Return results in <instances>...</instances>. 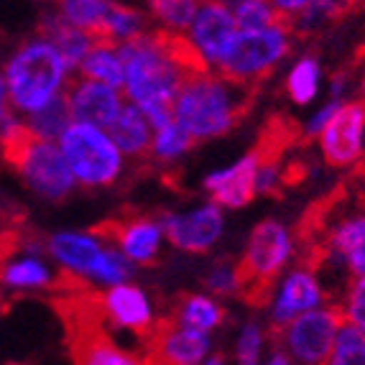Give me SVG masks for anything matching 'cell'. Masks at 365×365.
<instances>
[{
  "mask_svg": "<svg viewBox=\"0 0 365 365\" xmlns=\"http://www.w3.org/2000/svg\"><path fill=\"white\" fill-rule=\"evenodd\" d=\"M125 67L123 95L138 105L153 128L174 118V98L189 72L205 69L189 49L184 34L146 31L125 43H118Z\"/></svg>",
  "mask_w": 365,
  "mask_h": 365,
  "instance_id": "cell-1",
  "label": "cell"
},
{
  "mask_svg": "<svg viewBox=\"0 0 365 365\" xmlns=\"http://www.w3.org/2000/svg\"><path fill=\"white\" fill-rule=\"evenodd\" d=\"M248 90L217 69L189 72L174 98V118L195 135L197 143L222 138L243 118Z\"/></svg>",
  "mask_w": 365,
  "mask_h": 365,
  "instance_id": "cell-2",
  "label": "cell"
},
{
  "mask_svg": "<svg viewBox=\"0 0 365 365\" xmlns=\"http://www.w3.org/2000/svg\"><path fill=\"white\" fill-rule=\"evenodd\" d=\"M0 153L19 171L26 187L46 202L67 200L79 187L59 140L34 135L19 113H11L0 125Z\"/></svg>",
  "mask_w": 365,
  "mask_h": 365,
  "instance_id": "cell-3",
  "label": "cell"
},
{
  "mask_svg": "<svg viewBox=\"0 0 365 365\" xmlns=\"http://www.w3.org/2000/svg\"><path fill=\"white\" fill-rule=\"evenodd\" d=\"M0 72L6 77L13 113L29 115L67 92L74 69L54 43L38 34L13 51Z\"/></svg>",
  "mask_w": 365,
  "mask_h": 365,
  "instance_id": "cell-4",
  "label": "cell"
},
{
  "mask_svg": "<svg viewBox=\"0 0 365 365\" xmlns=\"http://www.w3.org/2000/svg\"><path fill=\"white\" fill-rule=\"evenodd\" d=\"M46 253L72 281L108 289L130 281L135 263L125 258L103 230H59L46 237Z\"/></svg>",
  "mask_w": 365,
  "mask_h": 365,
  "instance_id": "cell-5",
  "label": "cell"
},
{
  "mask_svg": "<svg viewBox=\"0 0 365 365\" xmlns=\"http://www.w3.org/2000/svg\"><path fill=\"white\" fill-rule=\"evenodd\" d=\"M299 243L294 230L276 217L261 220L245 240L240 268L245 276V297L263 304V297L289 266H294Z\"/></svg>",
  "mask_w": 365,
  "mask_h": 365,
  "instance_id": "cell-6",
  "label": "cell"
},
{
  "mask_svg": "<svg viewBox=\"0 0 365 365\" xmlns=\"http://www.w3.org/2000/svg\"><path fill=\"white\" fill-rule=\"evenodd\" d=\"M59 146L79 187H113L125 171V153L118 148L108 128L72 120L69 128L59 135Z\"/></svg>",
  "mask_w": 365,
  "mask_h": 365,
  "instance_id": "cell-7",
  "label": "cell"
},
{
  "mask_svg": "<svg viewBox=\"0 0 365 365\" xmlns=\"http://www.w3.org/2000/svg\"><path fill=\"white\" fill-rule=\"evenodd\" d=\"M289 51H292V26L287 21H276L266 29H240L217 64V72L245 87H256L284 64Z\"/></svg>",
  "mask_w": 365,
  "mask_h": 365,
  "instance_id": "cell-8",
  "label": "cell"
},
{
  "mask_svg": "<svg viewBox=\"0 0 365 365\" xmlns=\"http://www.w3.org/2000/svg\"><path fill=\"white\" fill-rule=\"evenodd\" d=\"M342 324L340 307L327 304L294 317L292 322L274 329V340L279 342L292 363L299 365H324L329 363L337 329Z\"/></svg>",
  "mask_w": 365,
  "mask_h": 365,
  "instance_id": "cell-9",
  "label": "cell"
},
{
  "mask_svg": "<svg viewBox=\"0 0 365 365\" xmlns=\"http://www.w3.org/2000/svg\"><path fill=\"white\" fill-rule=\"evenodd\" d=\"M329 302V292L324 279L319 276L314 266L297 263L289 266L279 279L271 284V289L263 297L268 324L274 329L292 322L294 317L304 314L309 309H317Z\"/></svg>",
  "mask_w": 365,
  "mask_h": 365,
  "instance_id": "cell-10",
  "label": "cell"
},
{
  "mask_svg": "<svg viewBox=\"0 0 365 365\" xmlns=\"http://www.w3.org/2000/svg\"><path fill=\"white\" fill-rule=\"evenodd\" d=\"M161 225L171 248L189 256H200L220 243V237L225 232V210L215 200H210L197 207L161 215Z\"/></svg>",
  "mask_w": 365,
  "mask_h": 365,
  "instance_id": "cell-11",
  "label": "cell"
},
{
  "mask_svg": "<svg viewBox=\"0 0 365 365\" xmlns=\"http://www.w3.org/2000/svg\"><path fill=\"white\" fill-rule=\"evenodd\" d=\"M324 164L332 169H353L365 158V103L345 100L317 135Z\"/></svg>",
  "mask_w": 365,
  "mask_h": 365,
  "instance_id": "cell-12",
  "label": "cell"
},
{
  "mask_svg": "<svg viewBox=\"0 0 365 365\" xmlns=\"http://www.w3.org/2000/svg\"><path fill=\"white\" fill-rule=\"evenodd\" d=\"M36 240L13 237L11 245H0V287L16 294L46 292L59 284L56 271Z\"/></svg>",
  "mask_w": 365,
  "mask_h": 365,
  "instance_id": "cell-13",
  "label": "cell"
},
{
  "mask_svg": "<svg viewBox=\"0 0 365 365\" xmlns=\"http://www.w3.org/2000/svg\"><path fill=\"white\" fill-rule=\"evenodd\" d=\"M237 31L240 29H237L232 8L227 3H222V0H202L184 38H187L189 49L195 51L202 67L217 69V64L222 61L225 51L230 49Z\"/></svg>",
  "mask_w": 365,
  "mask_h": 365,
  "instance_id": "cell-14",
  "label": "cell"
},
{
  "mask_svg": "<svg viewBox=\"0 0 365 365\" xmlns=\"http://www.w3.org/2000/svg\"><path fill=\"white\" fill-rule=\"evenodd\" d=\"M146 355L143 363H164V365H202L212 358V335L189 329L164 317L153 324L146 337Z\"/></svg>",
  "mask_w": 365,
  "mask_h": 365,
  "instance_id": "cell-15",
  "label": "cell"
},
{
  "mask_svg": "<svg viewBox=\"0 0 365 365\" xmlns=\"http://www.w3.org/2000/svg\"><path fill=\"white\" fill-rule=\"evenodd\" d=\"M322 268L345 276V284L353 276L365 274V210L342 212L327 225Z\"/></svg>",
  "mask_w": 365,
  "mask_h": 365,
  "instance_id": "cell-16",
  "label": "cell"
},
{
  "mask_svg": "<svg viewBox=\"0 0 365 365\" xmlns=\"http://www.w3.org/2000/svg\"><path fill=\"white\" fill-rule=\"evenodd\" d=\"M98 307L110 327L133 332V335L140 337H146L153 329V324L158 322L148 292L130 284V281L103 289V294L98 297Z\"/></svg>",
  "mask_w": 365,
  "mask_h": 365,
  "instance_id": "cell-17",
  "label": "cell"
},
{
  "mask_svg": "<svg viewBox=\"0 0 365 365\" xmlns=\"http://www.w3.org/2000/svg\"><path fill=\"white\" fill-rule=\"evenodd\" d=\"M108 235L110 243L123 256L130 258L135 266H151L161 256V248L166 243V232L161 220L146 217V215H133V217H118L108 225L98 227Z\"/></svg>",
  "mask_w": 365,
  "mask_h": 365,
  "instance_id": "cell-18",
  "label": "cell"
},
{
  "mask_svg": "<svg viewBox=\"0 0 365 365\" xmlns=\"http://www.w3.org/2000/svg\"><path fill=\"white\" fill-rule=\"evenodd\" d=\"M261 164V151H250L222 169L210 171L202 187L222 210H243L256 195V171Z\"/></svg>",
  "mask_w": 365,
  "mask_h": 365,
  "instance_id": "cell-19",
  "label": "cell"
},
{
  "mask_svg": "<svg viewBox=\"0 0 365 365\" xmlns=\"http://www.w3.org/2000/svg\"><path fill=\"white\" fill-rule=\"evenodd\" d=\"M64 95H67L72 120L90 123V125H100V128H110V123L115 120L118 113L125 105L123 90L87 79L82 74L69 82Z\"/></svg>",
  "mask_w": 365,
  "mask_h": 365,
  "instance_id": "cell-20",
  "label": "cell"
},
{
  "mask_svg": "<svg viewBox=\"0 0 365 365\" xmlns=\"http://www.w3.org/2000/svg\"><path fill=\"white\" fill-rule=\"evenodd\" d=\"M108 133L113 135L118 148L125 153V158H143L151 151L153 123H151V118H148L135 103H130V100H125V105H123V110L118 113V118L110 123Z\"/></svg>",
  "mask_w": 365,
  "mask_h": 365,
  "instance_id": "cell-21",
  "label": "cell"
},
{
  "mask_svg": "<svg viewBox=\"0 0 365 365\" xmlns=\"http://www.w3.org/2000/svg\"><path fill=\"white\" fill-rule=\"evenodd\" d=\"M171 319L189 329L215 335L225 324V307L220 304L215 294H184L177 299V304L171 309Z\"/></svg>",
  "mask_w": 365,
  "mask_h": 365,
  "instance_id": "cell-22",
  "label": "cell"
},
{
  "mask_svg": "<svg viewBox=\"0 0 365 365\" xmlns=\"http://www.w3.org/2000/svg\"><path fill=\"white\" fill-rule=\"evenodd\" d=\"M38 31H41V36H46L56 49L61 51V56L67 59V64L74 72L79 69V61L85 59V54L90 51L95 38H98V36H92V34H87V31L72 26L69 21H64L59 13H56V8L49 13H43Z\"/></svg>",
  "mask_w": 365,
  "mask_h": 365,
  "instance_id": "cell-23",
  "label": "cell"
},
{
  "mask_svg": "<svg viewBox=\"0 0 365 365\" xmlns=\"http://www.w3.org/2000/svg\"><path fill=\"white\" fill-rule=\"evenodd\" d=\"M77 72L87 79H95V82H103V85L123 90L125 67H123L120 46L115 41H110V38L98 36L95 43L90 46V51L85 54V59L79 61Z\"/></svg>",
  "mask_w": 365,
  "mask_h": 365,
  "instance_id": "cell-24",
  "label": "cell"
},
{
  "mask_svg": "<svg viewBox=\"0 0 365 365\" xmlns=\"http://www.w3.org/2000/svg\"><path fill=\"white\" fill-rule=\"evenodd\" d=\"M327 85L324 82V69L319 64V59L312 54L297 56L292 61V67L287 72V79H284V90H287L289 100L299 108H309L319 95H322V87Z\"/></svg>",
  "mask_w": 365,
  "mask_h": 365,
  "instance_id": "cell-25",
  "label": "cell"
},
{
  "mask_svg": "<svg viewBox=\"0 0 365 365\" xmlns=\"http://www.w3.org/2000/svg\"><path fill=\"white\" fill-rule=\"evenodd\" d=\"M148 21H151V16L143 13L140 8H135L133 3H128V0H113L108 16H105L100 36L110 38V41L115 43H125L130 38L140 36V34H146Z\"/></svg>",
  "mask_w": 365,
  "mask_h": 365,
  "instance_id": "cell-26",
  "label": "cell"
},
{
  "mask_svg": "<svg viewBox=\"0 0 365 365\" xmlns=\"http://www.w3.org/2000/svg\"><path fill=\"white\" fill-rule=\"evenodd\" d=\"M195 135L184 128L177 118L161 123L153 128V140H151V151L148 156L156 161V164H177L179 158L187 156L192 148H195Z\"/></svg>",
  "mask_w": 365,
  "mask_h": 365,
  "instance_id": "cell-27",
  "label": "cell"
},
{
  "mask_svg": "<svg viewBox=\"0 0 365 365\" xmlns=\"http://www.w3.org/2000/svg\"><path fill=\"white\" fill-rule=\"evenodd\" d=\"M271 342H274V327L261 319H248L240 324L235 340H232V360L240 365L263 363Z\"/></svg>",
  "mask_w": 365,
  "mask_h": 365,
  "instance_id": "cell-28",
  "label": "cell"
},
{
  "mask_svg": "<svg viewBox=\"0 0 365 365\" xmlns=\"http://www.w3.org/2000/svg\"><path fill=\"white\" fill-rule=\"evenodd\" d=\"M24 120H26V128L34 135H38V138L59 140V135L64 133V130L69 128V123H72L67 95H59V98L51 100L49 105H43V108L24 115Z\"/></svg>",
  "mask_w": 365,
  "mask_h": 365,
  "instance_id": "cell-29",
  "label": "cell"
},
{
  "mask_svg": "<svg viewBox=\"0 0 365 365\" xmlns=\"http://www.w3.org/2000/svg\"><path fill=\"white\" fill-rule=\"evenodd\" d=\"M156 29L169 34H187L202 0H143Z\"/></svg>",
  "mask_w": 365,
  "mask_h": 365,
  "instance_id": "cell-30",
  "label": "cell"
},
{
  "mask_svg": "<svg viewBox=\"0 0 365 365\" xmlns=\"http://www.w3.org/2000/svg\"><path fill=\"white\" fill-rule=\"evenodd\" d=\"M110 3L113 0H56V13L77 29L87 31L92 36H100Z\"/></svg>",
  "mask_w": 365,
  "mask_h": 365,
  "instance_id": "cell-31",
  "label": "cell"
},
{
  "mask_svg": "<svg viewBox=\"0 0 365 365\" xmlns=\"http://www.w3.org/2000/svg\"><path fill=\"white\" fill-rule=\"evenodd\" d=\"M205 289L215 297H245V276L240 263L215 261L205 274Z\"/></svg>",
  "mask_w": 365,
  "mask_h": 365,
  "instance_id": "cell-32",
  "label": "cell"
},
{
  "mask_svg": "<svg viewBox=\"0 0 365 365\" xmlns=\"http://www.w3.org/2000/svg\"><path fill=\"white\" fill-rule=\"evenodd\" d=\"M347 0H312L304 11L299 13L292 21V29L299 34H314L322 31L324 26H329L332 21H337L345 13Z\"/></svg>",
  "mask_w": 365,
  "mask_h": 365,
  "instance_id": "cell-33",
  "label": "cell"
},
{
  "mask_svg": "<svg viewBox=\"0 0 365 365\" xmlns=\"http://www.w3.org/2000/svg\"><path fill=\"white\" fill-rule=\"evenodd\" d=\"M329 365H365V332L342 319L337 329Z\"/></svg>",
  "mask_w": 365,
  "mask_h": 365,
  "instance_id": "cell-34",
  "label": "cell"
},
{
  "mask_svg": "<svg viewBox=\"0 0 365 365\" xmlns=\"http://www.w3.org/2000/svg\"><path fill=\"white\" fill-rule=\"evenodd\" d=\"M232 8V16L237 21V29H266V26L276 24L279 13L271 6V0H237Z\"/></svg>",
  "mask_w": 365,
  "mask_h": 365,
  "instance_id": "cell-35",
  "label": "cell"
},
{
  "mask_svg": "<svg viewBox=\"0 0 365 365\" xmlns=\"http://www.w3.org/2000/svg\"><path fill=\"white\" fill-rule=\"evenodd\" d=\"M337 307H340V314L345 322L355 324L365 332V274L353 276L342 287V297Z\"/></svg>",
  "mask_w": 365,
  "mask_h": 365,
  "instance_id": "cell-36",
  "label": "cell"
},
{
  "mask_svg": "<svg viewBox=\"0 0 365 365\" xmlns=\"http://www.w3.org/2000/svg\"><path fill=\"white\" fill-rule=\"evenodd\" d=\"M281 187H284V166H281L279 158L266 156L261 151V164H258L256 171V195L258 197L276 195Z\"/></svg>",
  "mask_w": 365,
  "mask_h": 365,
  "instance_id": "cell-37",
  "label": "cell"
},
{
  "mask_svg": "<svg viewBox=\"0 0 365 365\" xmlns=\"http://www.w3.org/2000/svg\"><path fill=\"white\" fill-rule=\"evenodd\" d=\"M342 103H345V100L327 98V100H324V105H319L317 110H312V115L304 120V133L309 135V138H317V135L324 130V125L332 120V115H335L337 108H340Z\"/></svg>",
  "mask_w": 365,
  "mask_h": 365,
  "instance_id": "cell-38",
  "label": "cell"
},
{
  "mask_svg": "<svg viewBox=\"0 0 365 365\" xmlns=\"http://www.w3.org/2000/svg\"><path fill=\"white\" fill-rule=\"evenodd\" d=\"M324 90H327V98L347 100V95H350V90H353V79H350V74L337 72V74H332V77L327 79Z\"/></svg>",
  "mask_w": 365,
  "mask_h": 365,
  "instance_id": "cell-39",
  "label": "cell"
},
{
  "mask_svg": "<svg viewBox=\"0 0 365 365\" xmlns=\"http://www.w3.org/2000/svg\"><path fill=\"white\" fill-rule=\"evenodd\" d=\"M309 3H312V0H271V6L276 8L279 19L287 21V24H292V21L297 19L299 13L304 11Z\"/></svg>",
  "mask_w": 365,
  "mask_h": 365,
  "instance_id": "cell-40",
  "label": "cell"
},
{
  "mask_svg": "<svg viewBox=\"0 0 365 365\" xmlns=\"http://www.w3.org/2000/svg\"><path fill=\"white\" fill-rule=\"evenodd\" d=\"M11 113H13V108H11V98H8L6 77H3V72H0V125L8 120Z\"/></svg>",
  "mask_w": 365,
  "mask_h": 365,
  "instance_id": "cell-41",
  "label": "cell"
},
{
  "mask_svg": "<svg viewBox=\"0 0 365 365\" xmlns=\"http://www.w3.org/2000/svg\"><path fill=\"white\" fill-rule=\"evenodd\" d=\"M358 95H360V100L365 103V74L360 77V82H358Z\"/></svg>",
  "mask_w": 365,
  "mask_h": 365,
  "instance_id": "cell-42",
  "label": "cell"
},
{
  "mask_svg": "<svg viewBox=\"0 0 365 365\" xmlns=\"http://www.w3.org/2000/svg\"><path fill=\"white\" fill-rule=\"evenodd\" d=\"M222 3H227V6H235L237 0H222Z\"/></svg>",
  "mask_w": 365,
  "mask_h": 365,
  "instance_id": "cell-43",
  "label": "cell"
}]
</instances>
